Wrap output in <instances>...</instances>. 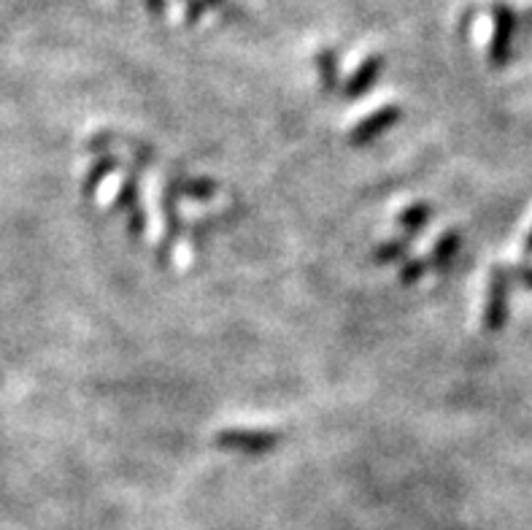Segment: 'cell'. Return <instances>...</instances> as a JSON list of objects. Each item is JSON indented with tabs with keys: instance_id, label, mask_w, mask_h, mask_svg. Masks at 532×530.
Instances as JSON below:
<instances>
[{
	"instance_id": "obj_1",
	"label": "cell",
	"mask_w": 532,
	"mask_h": 530,
	"mask_svg": "<svg viewBox=\"0 0 532 530\" xmlns=\"http://www.w3.org/2000/svg\"><path fill=\"white\" fill-rule=\"evenodd\" d=\"M495 38H492V60L495 63H503L508 52H511V38H514L516 17L514 11L508 9L505 3H497L495 6Z\"/></svg>"
},
{
	"instance_id": "obj_2",
	"label": "cell",
	"mask_w": 532,
	"mask_h": 530,
	"mask_svg": "<svg viewBox=\"0 0 532 530\" xmlns=\"http://www.w3.org/2000/svg\"><path fill=\"white\" fill-rule=\"evenodd\" d=\"M522 279H524V282H527V284H532V271H524Z\"/></svg>"
},
{
	"instance_id": "obj_3",
	"label": "cell",
	"mask_w": 532,
	"mask_h": 530,
	"mask_svg": "<svg viewBox=\"0 0 532 530\" xmlns=\"http://www.w3.org/2000/svg\"><path fill=\"white\" fill-rule=\"evenodd\" d=\"M527 249H530V252H532V236H530V247H527Z\"/></svg>"
}]
</instances>
